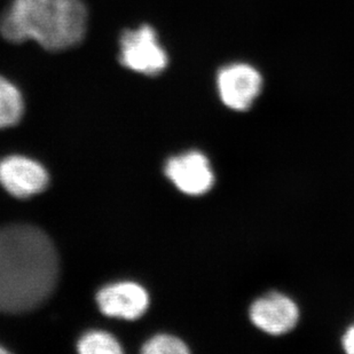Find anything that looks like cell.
<instances>
[{
  "label": "cell",
  "instance_id": "ba28073f",
  "mask_svg": "<svg viewBox=\"0 0 354 354\" xmlns=\"http://www.w3.org/2000/svg\"><path fill=\"white\" fill-rule=\"evenodd\" d=\"M100 311L108 317L136 320L147 311V291L133 282H120L101 289L97 295Z\"/></svg>",
  "mask_w": 354,
  "mask_h": 354
},
{
  "label": "cell",
  "instance_id": "5b68a950",
  "mask_svg": "<svg viewBox=\"0 0 354 354\" xmlns=\"http://www.w3.org/2000/svg\"><path fill=\"white\" fill-rule=\"evenodd\" d=\"M165 174L185 194L198 196L212 188L214 172L210 162L200 151H189L167 160Z\"/></svg>",
  "mask_w": 354,
  "mask_h": 354
},
{
  "label": "cell",
  "instance_id": "52a82bcc",
  "mask_svg": "<svg viewBox=\"0 0 354 354\" xmlns=\"http://www.w3.org/2000/svg\"><path fill=\"white\" fill-rule=\"evenodd\" d=\"M251 321L256 327L270 335H283L294 329L299 319L297 305L279 292L258 298L251 305Z\"/></svg>",
  "mask_w": 354,
  "mask_h": 354
},
{
  "label": "cell",
  "instance_id": "6da1fadb",
  "mask_svg": "<svg viewBox=\"0 0 354 354\" xmlns=\"http://www.w3.org/2000/svg\"><path fill=\"white\" fill-rule=\"evenodd\" d=\"M59 277L54 244L39 228L10 225L0 228V312L32 311L53 294Z\"/></svg>",
  "mask_w": 354,
  "mask_h": 354
},
{
  "label": "cell",
  "instance_id": "7c38bea8",
  "mask_svg": "<svg viewBox=\"0 0 354 354\" xmlns=\"http://www.w3.org/2000/svg\"><path fill=\"white\" fill-rule=\"evenodd\" d=\"M342 344H343L345 352L354 354V324L348 328L346 333H345L343 339H342Z\"/></svg>",
  "mask_w": 354,
  "mask_h": 354
},
{
  "label": "cell",
  "instance_id": "3957f363",
  "mask_svg": "<svg viewBox=\"0 0 354 354\" xmlns=\"http://www.w3.org/2000/svg\"><path fill=\"white\" fill-rule=\"evenodd\" d=\"M120 61L130 71L154 76L167 68L169 59L154 29L149 26H141L122 35Z\"/></svg>",
  "mask_w": 354,
  "mask_h": 354
},
{
  "label": "cell",
  "instance_id": "9c48e42d",
  "mask_svg": "<svg viewBox=\"0 0 354 354\" xmlns=\"http://www.w3.org/2000/svg\"><path fill=\"white\" fill-rule=\"evenodd\" d=\"M24 99L17 87L0 77V129L17 124L24 114Z\"/></svg>",
  "mask_w": 354,
  "mask_h": 354
},
{
  "label": "cell",
  "instance_id": "30bf717a",
  "mask_svg": "<svg viewBox=\"0 0 354 354\" xmlns=\"http://www.w3.org/2000/svg\"><path fill=\"white\" fill-rule=\"evenodd\" d=\"M82 354H120L123 352L116 338L104 331H90L80 338L77 344Z\"/></svg>",
  "mask_w": 354,
  "mask_h": 354
},
{
  "label": "cell",
  "instance_id": "7a4b0ae2",
  "mask_svg": "<svg viewBox=\"0 0 354 354\" xmlns=\"http://www.w3.org/2000/svg\"><path fill=\"white\" fill-rule=\"evenodd\" d=\"M86 28V8L80 0H13L0 22L5 39L35 40L50 50L75 46Z\"/></svg>",
  "mask_w": 354,
  "mask_h": 354
},
{
  "label": "cell",
  "instance_id": "8fae6325",
  "mask_svg": "<svg viewBox=\"0 0 354 354\" xmlns=\"http://www.w3.org/2000/svg\"><path fill=\"white\" fill-rule=\"evenodd\" d=\"M187 345L179 338L170 335H158L142 346L145 354H187Z\"/></svg>",
  "mask_w": 354,
  "mask_h": 354
},
{
  "label": "cell",
  "instance_id": "277c9868",
  "mask_svg": "<svg viewBox=\"0 0 354 354\" xmlns=\"http://www.w3.org/2000/svg\"><path fill=\"white\" fill-rule=\"evenodd\" d=\"M217 87L219 97L226 107L233 111H245L261 94L263 77L250 64L235 62L219 71Z\"/></svg>",
  "mask_w": 354,
  "mask_h": 354
},
{
  "label": "cell",
  "instance_id": "8992f818",
  "mask_svg": "<svg viewBox=\"0 0 354 354\" xmlns=\"http://www.w3.org/2000/svg\"><path fill=\"white\" fill-rule=\"evenodd\" d=\"M0 184L10 195L28 198L47 187L48 174L36 160L10 156L0 160Z\"/></svg>",
  "mask_w": 354,
  "mask_h": 354
},
{
  "label": "cell",
  "instance_id": "4fadbf2b",
  "mask_svg": "<svg viewBox=\"0 0 354 354\" xmlns=\"http://www.w3.org/2000/svg\"><path fill=\"white\" fill-rule=\"evenodd\" d=\"M7 350L6 348H3V346H0V354H6Z\"/></svg>",
  "mask_w": 354,
  "mask_h": 354
}]
</instances>
